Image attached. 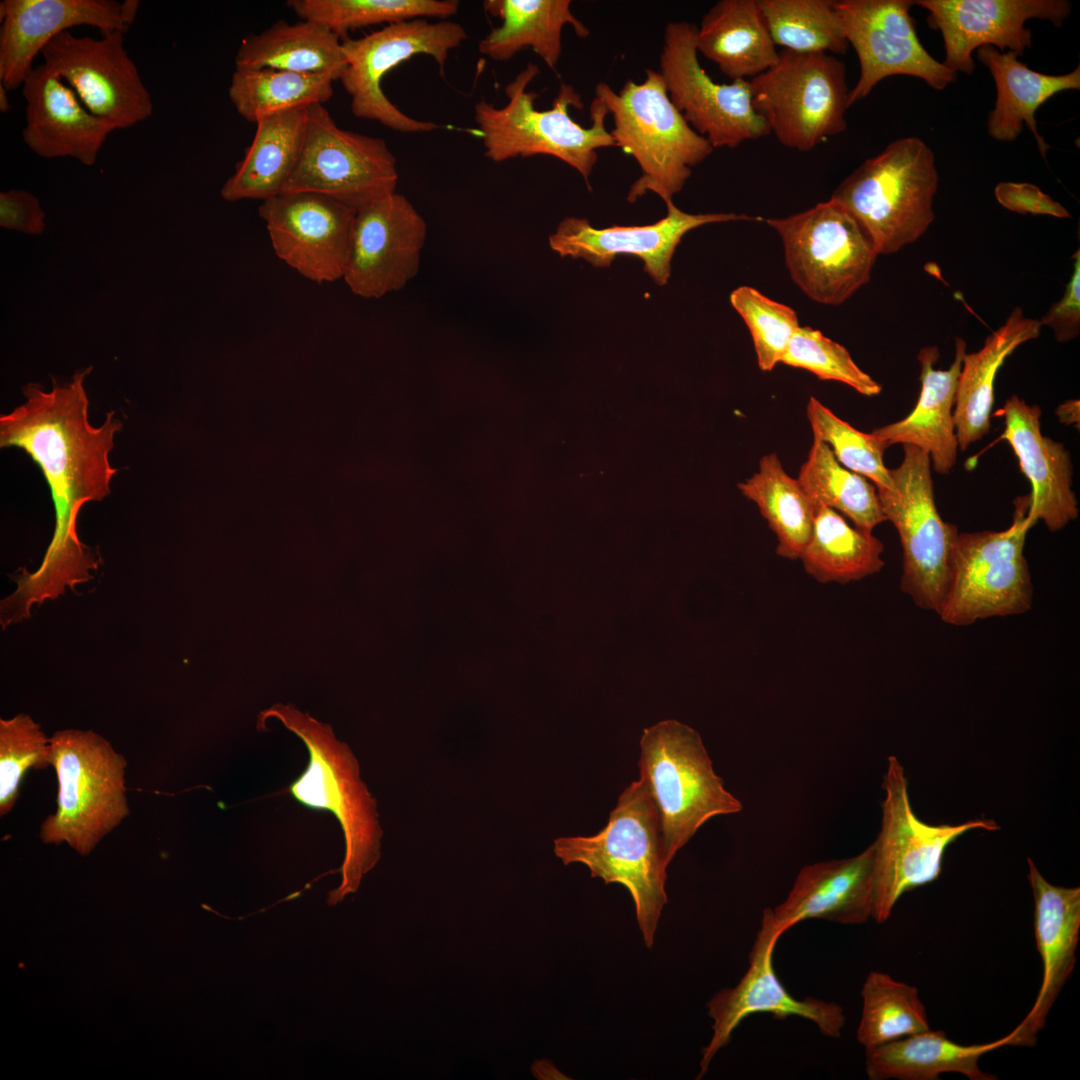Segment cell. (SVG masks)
<instances>
[{
  "mask_svg": "<svg viewBox=\"0 0 1080 1080\" xmlns=\"http://www.w3.org/2000/svg\"><path fill=\"white\" fill-rule=\"evenodd\" d=\"M91 370L76 372L65 384L53 379L50 391L35 383L23 386L25 402L0 417V447L22 449L38 465L55 511L54 533L41 564L33 572L20 568L12 577L16 589L0 602L4 628L29 618L34 604L88 582L100 565L99 554L79 539L77 520L83 505L111 492L117 469L109 457L123 425L113 411L99 426L89 421L84 380Z\"/></svg>",
  "mask_w": 1080,
  "mask_h": 1080,
  "instance_id": "cell-1",
  "label": "cell"
},
{
  "mask_svg": "<svg viewBox=\"0 0 1080 1080\" xmlns=\"http://www.w3.org/2000/svg\"><path fill=\"white\" fill-rule=\"evenodd\" d=\"M269 718L279 720L295 733L309 752L304 772L289 785L290 794L310 809L331 812L342 828V880L328 897V904L335 905L358 890L362 877L380 859L383 833L376 800L361 780L357 758L346 743L335 737L330 725L290 704H275L259 713V731L267 730L265 722Z\"/></svg>",
  "mask_w": 1080,
  "mask_h": 1080,
  "instance_id": "cell-2",
  "label": "cell"
},
{
  "mask_svg": "<svg viewBox=\"0 0 1080 1080\" xmlns=\"http://www.w3.org/2000/svg\"><path fill=\"white\" fill-rule=\"evenodd\" d=\"M539 72V67L529 62L506 85L505 105L498 107L484 99L475 104L474 120L485 156L494 162L535 155L555 157L575 169L588 184L598 150L615 146L605 127L608 111L594 96L591 125L583 127L574 121L570 109H581L583 104L580 94L567 83L560 84L549 109L538 110L534 104L538 95L528 87Z\"/></svg>",
  "mask_w": 1080,
  "mask_h": 1080,
  "instance_id": "cell-3",
  "label": "cell"
},
{
  "mask_svg": "<svg viewBox=\"0 0 1080 1080\" xmlns=\"http://www.w3.org/2000/svg\"><path fill=\"white\" fill-rule=\"evenodd\" d=\"M554 853L564 865L582 863L591 877L630 893L645 944L654 941L667 902L666 859L658 808L642 778L619 796L606 826L592 836L559 837Z\"/></svg>",
  "mask_w": 1080,
  "mask_h": 1080,
  "instance_id": "cell-4",
  "label": "cell"
},
{
  "mask_svg": "<svg viewBox=\"0 0 1080 1080\" xmlns=\"http://www.w3.org/2000/svg\"><path fill=\"white\" fill-rule=\"evenodd\" d=\"M595 97L612 116L610 134L615 146L631 155L641 171L627 200L633 203L653 192L666 205L673 202L692 167L709 157L714 148L672 104L659 71L646 69L643 82L628 80L618 92L600 82Z\"/></svg>",
  "mask_w": 1080,
  "mask_h": 1080,
  "instance_id": "cell-5",
  "label": "cell"
},
{
  "mask_svg": "<svg viewBox=\"0 0 1080 1080\" xmlns=\"http://www.w3.org/2000/svg\"><path fill=\"white\" fill-rule=\"evenodd\" d=\"M938 183L931 148L918 137H904L866 159L830 199L856 219L878 255L893 254L917 241L933 223Z\"/></svg>",
  "mask_w": 1080,
  "mask_h": 1080,
  "instance_id": "cell-6",
  "label": "cell"
},
{
  "mask_svg": "<svg viewBox=\"0 0 1080 1080\" xmlns=\"http://www.w3.org/2000/svg\"><path fill=\"white\" fill-rule=\"evenodd\" d=\"M57 808L41 824L45 844H68L87 855L129 815L127 761L92 730L64 729L50 738Z\"/></svg>",
  "mask_w": 1080,
  "mask_h": 1080,
  "instance_id": "cell-7",
  "label": "cell"
},
{
  "mask_svg": "<svg viewBox=\"0 0 1080 1080\" xmlns=\"http://www.w3.org/2000/svg\"><path fill=\"white\" fill-rule=\"evenodd\" d=\"M640 778L658 808L668 863L709 819L742 811L700 734L676 720L646 728L640 739Z\"/></svg>",
  "mask_w": 1080,
  "mask_h": 1080,
  "instance_id": "cell-8",
  "label": "cell"
},
{
  "mask_svg": "<svg viewBox=\"0 0 1080 1080\" xmlns=\"http://www.w3.org/2000/svg\"><path fill=\"white\" fill-rule=\"evenodd\" d=\"M1029 495L1015 500L1012 524L1003 531L959 533L938 615L954 626L1018 615L1032 605L1033 586L1024 556Z\"/></svg>",
  "mask_w": 1080,
  "mask_h": 1080,
  "instance_id": "cell-9",
  "label": "cell"
},
{
  "mask_svg": "<svg viewBox=\"0 0 1080 1080\" xmlns=\"http://www.w3.org/2000/svg\"><path fill=\"white\" fill-rule=\"evenodd\" d=\"M749 81L754 108L790 149L810 151L847 128L846 66L834 55L783 49L773 67Z\"/></svg>",
  "mask_w": 1080,
  "mask_h": 1080,
  "instance_id": "cell-10",
  "label": "cell"
},
{
  "mask_svg": "<svg viewBox=\"0 0 1080 1080\" xmlns=\"http://www.w3.org/2000/svg\"><path fill=\"white\" fill-rule=\"evenodd\" d=\"M766 223L782 240L792 280L811 300L839 305L869 282L876 249L856 219L834 200Z\"/></svg>",
  "mask_w": 1080,
  "mask_h": 1080,
  "instance_id": "cell-11",
  "label": "cell"
},
{
  "mask_svg": "<svg viewBox=\"0 0 1080 1080\" xmlns=\"http://www.w3.org/2000/svg\"><path fill=\"white\" fill-rule=\"evenodd\" d=\"M883 777L881 828L873 844L874 903L872 918L889 919L901 896L935 881L942 872L946 849L958 837L974 829L994 831L991 819H973L957 825H932L914 813L908 781L898 758L887 759Z\"/></svg>",
  "mask_w": 1080,
  "mask_h": 1080,
  "instance_id": "cell-12",
  "label": "cell"
},
{
  "mask_svg": "<svg viewBox=\"0 0 1080 1080\" xmlns=\"http://www.w3.org/2000/svg\"><path fill=\"white\" fill-rule=\"evenodd\" d=\"M901 464L890 469L892 486L877 489L882 511L896 528L903 550L902 592L921 609L938 613L948 583L955 525L940 516L926 451L903 445Z\"/></svg>",
  "mask_w": 1080,
  "mask_h": 1080,
  "instance_id": "cell-13",
  "label": "cell"
},
{
  "mask_svg": "<svg viewBox=\"0 0 1080 1080\" xmlns=\"http://www.w3.org/2000/svg\"><path fill=\"white\" fill-rule=\"evenodd\" d=\"M465 28L449 19L417 18L388 24L353 39H342L346 67L339 80L351 98L357 118L374 120L401 133H427L439 129L435 122L415 119L402 112L384 94V76L416 55L431 56L443 73L449 52L465 39Z\"/></svg>",
  "mask_w": 1080,
  "mask_h": 1080,
  "instance_id": "cell-14",
  "label": "cell"
},
{
  "mask_svg": "<svg viewBox=\"0 0 1080 1080\" xmlns=\"http://www.w3.org/2000/svg\"><path fill=\"white\" fill-rule=\"evenodd\" d=\"M398 178L384 139L340 128L316 103L308 106L301 156L282 193H317L356 211L395 193Z\"/></svg>",
  "mask_w": 1080,
  "mask_h": 1080,
  "instance_id": "cell-15",
  "label": "cell"
},
{
  "mask_svg": "<svg viewBox=\"0 0 1080 1080\" xmlns=\"http://www.w3.org/2000/svg\"><path fill=\"white\" fill-rule=\"evenodd\" d=\"M697 26L669 22L663 34L660 71L672 104L712 147L736 148L770 133L754 108L749 80L716 83L698 59Z\"/></svg>",
  "mask_w": 1080,
  "mask_h": 1080,
  "instance_id": "cell-16",
  "label": "cell"
},
{
  "mask_svg": "<svg viewBox=\"0 0 1080 1080\" xmlns=\"http://www.w3.org/2000/svg\"><path fill=\"white\" fill-rule=\"evenodd\" d=\"M913 5L909 0L836 1L846 40L860 65L859 78L849 92L850 106L891 76L919 78L938 91L956 79L957 74L920 42L910 14Z\"/></svg>",
  "mask_w": 1080,
  "mask_h": 1080,
  "instance_id": "cell-17",
  "label": "cell"
},
{
  "mask_svg": "<svg viewBox=\"0 0 1080 1080\" xmlns=\"http://www.w3.org/2000/svg\"><path fill=\"white\" fill-rule=\"evenodd\" d=\"M123 34L115 31L94 39L65 31L41 52L43 64L115 129L132 127L153 112L149 91L124 48Z\"/></svg>",
  "mask_w": 1080,
  "mask_h": 1080,
  "instance_id": "cell-18",
  "label": "cell"
},
{
  "mask_svg": "<svg viewBox=\"0 0 1080 1080\" xmlns=\"http://www.w3.org/2000/svg\"><path fill=\"white\" fill-rule=\"evenodd\" d=\"M784 933L773 920L770 908L765 909L747 971L735 987L720 990L707 1003L713 1035L702 1049L698 1079L707 1072L715 1054L729 1043L734 1030L752 1014L769 1013L778 1019L801 1017L811 1021L824 1036L840 1037L846 1017L839 1004L814 997L795 998L778 979L773 953Z\"/></svg>",
  "mask_w": 1080,
  "mask_h": 1080,
  "instance_id": "cell-19",
  "label": "cell"
},
{
  "mask_svg": "<svg viewBox=\"0 0 1080 1080\" xmlns=\"http://www.w3.org/2000/svg\"><path fill=\"white\" fill-rule=\"evenodd\" d=\"M355 212L312 192L282 193L258 208L278 258L319 284L344 277Z\"/></svg>",
  "mask_w": 1080,
  "mask_h": 1080,
  "instance_id": "cell-20",
  "label": "cell"
},
{
  "mask_svg": "<svg viewBox=\"0 0 1080 1080\" xmlns=\"http://www.w3.org/2000/svg\"><path fill=\"white\" fill-rule=\"evenodd\" d=\"M426 234L424 218L402 194L356 210L343 277L347 286L367 299L402 289L418 273Z\"/></svg>",
  "mask_w": 1080,
  "mask_h": 1080,
  "instance_id": "cell-21",
  "label": "cell"
},
{
  "mask_svg": "<svg viewBox=\"0 0 1080 1080\" xmlns=\"http://www.w3.org/2000/svg\"><path fill=\"white\" fill-rule=\"evenodd\" d=\"M928 11L927 22L943 37V64L950 70L970 75L975 63L973 52L992 46L1001 52L1018 54L1031 47L1032 34L1026 27L1029 19L1051 22L1060 28L1071 13L1065 0H920L914 1Z\"/></svg>",
  "mask_w": 1080,
  "mask_h": 1080,
  "instance_id": "cell-22",
  "label": "cell"
},
{
  "mask_svg": "<svg viewBox=\"0 0 1080 1080\" xmlns=\"http://www.w3.org/2000/svg\"><path fill=\"white\" fill-rule=\"evenodd\" d=\"M667 214L648 225L595 228L584 218L566 217L549 237L553 251L561 257L582 258L595 267H608L618 255H633L644 262V271L663 286L671 274V261L683 236L700 226L731 222L756 221L744 213L691 214L668 203Z\"/></svg>",
  "mask_w": 1080,
  "mask_h": 1080,
  "instance_id": "cell-23",
  "label": "cell"
},
{
  "mask_svg": "<svg viewBox=\"0 0 1080 1080\" xmlns=\"http://www.w3.org/2000/svg\"><path fill=\"white\" fill-rule=\"evenodd\" d=\"M1028 880L1034 899V935L1042 981L1025 1018L1010 1033L1011 1046H1034L1038 1033L1076 963L1080 937V888L1050 883L1031 858Z\"/></svg>",
  "mask_w": 1080,
  "mask_h": 1080,
  "instance_id": "cell-24",
  "label": "cell"
},
{
  "mask_svg": "<svg viewBox=\"0 0 1080 1080\" xmlns=\"http://www.w3.org/2000/svg\"><path fill=\"white\" fill-rule=\"evenodd\" d=\"M996 415L1005 423L1000 439L1009 443L1031 483L1028 523L1033 527L1042 520L1050 531L1063 529L1079 513L1072 490L1073 468L1068 450L1041 433V409L1037 405H1029L1012 395Z\"/></svg>",
  "mask_w": 1080,
  "mask_h": 1080,
  "instance_id": "cell-25",
  "label": "cell"
},
{
  "mask_svg": "<svg viewBox=\"0 0 1080 1080\" xmlns=\"http://www.w3.org/2000/svg\"><path fill=\"white\" fill-rule=\"evenodd\" d=\"M22 93L26 101L22 137L30 150L44 158L72 157L86 166L95 164L115 130L111 124L93 114L44 64L30 72Z\"/></svg>",
  "mask_w": 1080,
  "mask_h": 1080,
  "instance_id": "cell-26",
  "label": "cell"
},
{
  "mask_svg": "<svg viewBox=\"0 0 1080 1080\" xmlns=\"http://www.w3.org/2000/svg\"><path fill=\"white\" fill-rule=\"evenodd\" d=\"M0 21V83L8 90L22 85L36 55L71 27L124 33L120 3L112 0H4Z\"/></svg>",
  "mask_w": 1080,
  "mask_h": 1080,
  "instance_id": "cell-27",
  "label": "cell"
},
{
  "mask_svg": "<svg viewBox=\"0 0 1080 1080\" xmlns=\"http://www.w3.org/2000/svg\"><path fill=\"white\" fill-rule=\"evenodd\" d=\"M874 903L873 844L861 853L802 867L786 899L770 909L785 932L807 919L866 923Z\"/></svg>",
  "mask_w": 1080,
  "mask_h": 1080,
  "instance_id": "cell-28",
  "label": "cell"
},
{
  "mask_svg": "<svg viewBox=\"0 0 1080 1080\" xmlns=\"http://www.w3.org/2000/svg\"><path fill=\"white\" fill-rule=\"evenodd\" d=\"M966 341L955 339V356L947 370L935 369L940 352L937 346L920 349L917 359L921 366V390L914 409L902 420L872 431L889 446L913 445L929 455L931 467L939 474H948L957 460L958 440L953 408Z\"/></svg>",
  "mask_w": 1080,
  "mask_h": 1080,
  "instance_id": "cell-29",
  "label": "cell"
},
{
  "mask_svg": "<svg viewBox=\"0 0 1080 1080\" xmlns=\"http://www.w3.org/2000/svg\"><path fill=\"white\" fill-rule=\"evenodd\" d=\"M977 58L988 68L996 87L994 108L987 120V132L997 141L1012 142L1026 126L1033 134L1042 157L1049 145L1039 134L1036 111L1049 98L1066 90L1080 89V68L1062 75L1032 70L1010 51L992 46L977 49Z\"/></svg>",
  "mask_w": 1080,
  "mask_h": 1080,
  "instance_id": "cell-30",
  "label": "cell"
},
{
  "mask_svg": "<svg viewBox=\"0 0 1080 1080\" xmlns=\"http://www.w3.org/2000/svg\"><path fill=\"white\" fill-rule=\"evenodd\" d=\"M1041 327L1039 320L1026 317L1023 309L1016 307L986 337L981 349L964 354L953 410L960 450H966L989 432L997 373L1020 345L1039 336Z\"/></svg>",
  "mask_w": 1080,
  "mask_h": 1080,
  "instance_id": "cell-31",
  "label": "cell"
},
{
  "mask_svg": "<svg viewBox=\"0 0 1080 1080\" xmlns=\"http://www.w3.org/2000/svg\"><path fill=\"white\" fill-rule=\"evenodd\" d=\"M696 48L732 81L750 80L779 58L760 0L716 2L697 27Z\"/></svg>",
  "mask_w": 1080,
  "mask_h": 1080,
  "instance_id": "cell-32",
  "label": "cell"
},
{
  "mask_svg": "<svg viewBox=\"0 0 1080 1080\" xmlns=\"http://www.w3.org/2000/svg\"><path fill=\"white\" fill-rule=\"evenodd\" d=\"M307 121L308 106L258 120L254 139L222 186L221 197L264 201L282 194L300 159Z\"/></svg>",
  "mask_w": 1080,
  "mask_h": 1080,
  "instance_id": "cell-33",
  "label": "cell"
},
{
  "mask_svg": "<svg viewBox=\"0 0 1080 1080\" xmlns=\"http://www.w3.org/2000/svg\"><path fill=\"white\" fill-rule=\"evenodd\" d=\"M1011 1046L1010 1035L984 1044L962 1045L943 1031L931 1029L865 1049V1070L871 1080H938L943 1073H959L970 1080H995L981 1070L985 1054Z\"/></svg>",
  "mask_w": 1080,
  "mask_h": 1080,
  "instance_id": "cell-34",
  "label": "cell"
},
{
  "mask_svg": "<svg viewBox=\"0 0 1080 1080\" xmlns=\"http://www.w3.org/2000/svg\"><path fill=\"white\" fill-rule=\"evenodd\" d=\"M485 10L501 19L479 42L478 49L494 61L510 60L530 47L555 69L562 53V31L570 25L580 38L590 32L571 10L570 0H487Z\"/></svg>",
  "mask_w": 1080,
  "mask_h": 1080,
  "instance_id": "cell-35",
  "label": "cell"
},
{
  "mask_svg": "<svg viewBox=\"0 0 1080 1080\" xmlns=\"http://www.w3.org/2000/svg\"><path fill=\"white\" fill-rule=\"evenodd\" d=\"M342 39L329 28L308 20H279L245 37L235 55V69L274 68L305 74H327L339 80L346 67Z\"/></svg>",
  "mask_w": 1080,
  "mask_h": 1080,
  "instance_id": "cell-36",
  "label": "cell"
},
{
  "mask_svg": "<svg viewBox=\"0 0 1080 1080\" xmlns=\"http://www.w3.org/2000/svg\"><path fill=\"white\" fill-rule=\"evenodd\" d=\"M883 550L872 531L851 526L837 511L819 506L799 559L817 582L847 584L879 572L885 564Z\"/></svg>",
  "mask_w": 1080,
  "mask_h": 1080,
  "instance_id": "cell-37",
  "label": "cell"
},
{
  "mask_svg": "<svg viewBox=\"0 0 1080 1080\" xmlns=\"http://www.w3.org/2000/svg\"><path fill=\"white\" fill-rule=\"evenodd\" d=\"M738 488L757 505L776 535L777 555L799 559L812 531L815 507L797 478L785 471L778 455L762 456L758 471Z\"/></svg>",
  "mask_w": 1080,
  "mask_h": 1080,
  "instance_id": "cell-38",
  "label": "cell"
},
{
  "mask_svg": "<svg viewBox=\"0 0 1080 1080\" xmlns=\"http://www.w3.org/2000/svg\"><path fill=\"white\" fill-rule=\"evenodd\" d=\"M814 507L825 506L849 518L856 527L872 531L886 521L877 488L865 477L842 466L827 444L813 443L798 477Z\"/></svg>",
  "mask_w": 1080,
  "mask_h": 1080,
  "instance_id": "cell-39",
  "label": "cell"
},
{
  "mask_svg": "<svg viewBox=\"0 0 1080 1080\" xmlns=\"http://www.w3.org/2000/svg\"><path fill=\"white\" fill-rule=\"evenodd\" d=\"M335 80L327 74L274 68L235 69L228 96L241 117L256 123L272 114L324 104L333 95Z\"/></svg>",
  "mask_w": 1080,
  "mask_h": 1080,
  "instance_id": "cell-40",
  "label": "cell"
},
{
  "mask_svg": "<svg viewBox=\"0 0 1080 1080\" xmlns=\"http://www.w3.org/2000/svg\"><path fill=\"white\" fill-rule=\"evenodd\" d=\"M862 1014L856 1038L865 1049L930 1029L917 987L870 972L861 989Z\"/></svg>",
  "mask_w": 1080,
  "mask_h": 1080,
  "instance_id": "cell-41",
  "label": "cell"
},
{
  "mask_svg": "<svg viewBox=\"0 0 1080 1080\" xmlns=\"http://www.w3.org/2000/svg\"><path fill=\"white\" fill-rule=\"evenodd\" d=\"M457 0H288L286 5L301 19L319 23L341 39L356 28L417 18L449 19L458 11Z\"/></svg>",
  "mask_w": 1080,
  "mask_h": 1080,
  "instance_id": "cell-42",
  "label": "cell"
},
{
  "mask_svg": "<svg viewBox=\"0 0 1080 1080\" xmlns=\"http://www.w3.org/2000/svg\"><path fill=\"white\" fill-rule=\"evenodd\" d=\"M776 46L802 53L845 54L849 48L833 0H760Z\"/></svg>",
  "mask_w": 1080,
  "mask_h": 1080,
  "instance_id": "cell-43",
  "label": "cell"
},
{
  "mask_svg": "<svg viewBox=\"0 0 1080 1080\" xmlns=\"http://www.w3.org/2000/svg\"><path fill=\"white\" fill-rule=\"evenodd\" d=\"M807 417L813 437L827 444L842 466L870 479L877 489L892 486L890 469L883 460L889 447L884 440L857 430L813 396L807 404Z\"/></svg>",
  "mask_w": 1080,
  "mask_h": 1080,
  "instance_id": "cell-44",
  "label": "cell"
},
{
  "mask_svg": "<svg viewBox=\"0 0 1080 1080\" xmlns=\"http://www.w3.org/2000/svg\"><path fill=\"white\" fill-rule=\"evenodd\" d=\"M730 303L750 331L760 370H773L800 327L797 313L747 285L731 292Z\"/></svg>",
  "mask_w": 1080,
  "mask_h": 1080,
  "instance_id": "cell-45",
  "label": "cell"
},
{
  "mask_svg": "<svg viewBox=\"0 0 1080 1080\" xmlns=\"http://www.w3.org/2000/svg\"><path fill=\"white\" fill-rule=\"evenodd\" d=\"M51 744L31 716L0 719V815L12 811L25 773L51 765Z\"/></svg>",
  "mask_w": 1080,
  "mask_h": 1080,
  "instance_id": "cell-46",
  "label": "cell"
},
{
  "mask_svg": "<svg viewBox=\"0 0 1080 1080\" xmlns=\"http://www.w3.org/2000/svg\"><path fill=\"white\" fill-rule=\"evenodd\" d=\"M781 363L807 370L820 380L848 385L861 395L880 394L882 387L853 360L841 344L809 326H800L793 335Z\"/></svg>",
  "mask_w": 1080,
  "mask_h": 1080,
  "instance_id": "cell-47",
  "label": "cell"
},
{
  "mask_svg": "<svg viewBox=\"0 0 1080 1080\" xmlns=\"http://www.w3.org/2000/svg\"><path fill=\"white\" fill-rule=\"evenodd\" d=\"M1073 271L1062 298L1053 303L1039 320L1041 326L1052 329L1055 339L1068 342L1080 332V251L1072 256Z\"/></svg>",
  "mask_w": 1080,
  "mask_h": 1080,
  "instance_id": "cell-48",
  "label": "cell"
},
{
  "mask_svg": "<svg viewBox=\"0 0 1080 1080\" xmlns=\"http://www.w3.org/2000/svg\"><path fill=\"white\" fill-rule=\"evenodd\" d=\"M996 200L1004 208L1019 214L1070 218L1069 211L1038 186L1026 182H1000L994 189Z\"/></svg>",
  "mask_w": 1080,
  "mask_h": 1080,
  "instance_id": "cell-49",
  "label": "cell"
},
{
  "mask_svg": "<svg viewBox=\"0 0 1080 1080\" xmlns=\"http://www.w3.org/2000/svg\"><path fill=\"white\" fill-rule=\"evenodd\" d=\"M45 213L31 193L11 189L0 193V225L29 234H41Z\"/></svg>",
  "mask_w": 1080,
  "mask_h": 1080,
  "instance_id": "cell-50",
  "label": "cell"
},
{
  "mask_svg": "<svg viewBox=\"0 0 1080 1080\" xmlns=\"http://www.w3.org/2000/svg\"><path fill=\"white\" fill-rule=\"evenodd\" d=\"M1057 415L1061 422L1066 424L1079 422V401L1068 400L1057 409Z\"/></svg>",
  "mask_w": 1080,
  "mask_h": 1080,
  "instance_id": "cell-51",
  "label": "cell"
},
{
  "mask_svg": "<svg viewBox=\"0 0 1080 1080\" xmlns=\"http://www.w3.org/2000/svg\"><path fill=\"white\" fill-rule=\"evenodd\" d=\"M138 7L139 1L137 0H125L120 4V22L124 32L134 22Z\"/></svg>",
  "mask_w": 1080,
  "mask_h": 1080,
  "instance_id": "cell-52",
  "label": "cell"
},
{
  "mask_svg": "<svg viewBox=\"0 0 1080 1080\" xmlns=\"http://www.w3.org/2000/svg\"><path fill=\"white\" fill-rule=\"evenodd\" d=\"M7 88L0 83V111L6 113L10 110V102L7 95Z\"/></svg>",
  "mask_w": 1080,
  "mask_h": 1080,
  "instance_id": "cell-53",
  "label": "cell"
}]
</instances>
